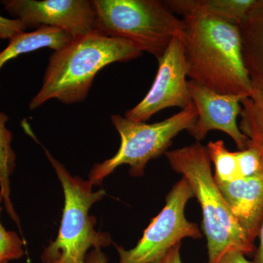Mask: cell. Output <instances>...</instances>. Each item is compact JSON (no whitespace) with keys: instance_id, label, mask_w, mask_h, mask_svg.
<instances>
[{"instance_id":"obj_14","label":"cell","mask_w":263,"mask_h":263,"mask_svg":"<svg viewBox=\"0 0 263 263\" xmlns=\"http://www.w3.org/2000/svg\"><path fill=\"white\" fill-rule=\"evenodd\" d=\"M71 34L61 29L41 27L31 32H23L10 41L0 52V70L5 64L24 53L49 48L57 51L73 39Z\"/></svg>"},{"instance_id":"obj_1","label":"cell","mask_w":263,"mask_h":263,"mask_svg":"<svg viewBox=\"0 0 263 263\" xmlns=\"http://www.w3.org/2000/svg\"><path fill=\"white\" fill-rule=\"evenodd\" d=\"M182 41L190 80L222 95L249 97L254 90L238 26L207 17H183Z\"/></svg>"},{"instance_id":"obj_15","label":"cell","mask_w":263,"mask_h":263,"mask_svg":"<svg viewBox=\"0 0 263 263\" xmlns=\"http://www.w3.org/2000/svg\"><path fill=\"white\" fill-rule=\"evenodd\" d=\"M241 107L240 131L263 152V90L254 89L242 100Z\"/></svg>"},{"instance_id":"obj_4","label":"cell","mask_w":263,"mask_h":263,"mask_svg":"<svg viewBox=\"0 0 263 263\" xmlns=\"http://www.w3.org/2000/svg\"><path fill=\"white\" fill-rule=\"evenodd\" d=\"M45 152L61 182L65 205L58 235L45 249L41 259L44 263H86L89 249H101L111 243L110 234L97 231L96 218L89 215L91 207L103 199L106 192H94L89 180L71 176L48 150Z\"/></svg>"},{"instance_id":"obj_13","label":"cell","mask_w":263,"mask_h":263,"mask_svg":"<svg viewBox=\"0 0 263 263\" xmlns=\"http://www.w3.org/2000/svg\"><path fill=\"white\" fill-rule=\"evenodd\" d=\"M238 27L243 61L254 89L263 90V0Z\"/></svg>"},{"instance_id":"obj_17","label":"cell","mask_w":263,"mask_h":263,"mask_svg":"<svg viewBox=\"0 0 263 263\" xmlns=\"http://www.w3.org/2000/svg\"><path fill=\"white\" fill-rule=\"evenodd\" d=\"M240 177L249 178L263 174V152L251 143L243 150L235 152Z\"/></svg>"},{"instance_id":"obj_10","label":"cell","mask_w":263,"mask_h":263,"mask_svg":"<svg viewBox=\"0 0 263 263\" xmlns=\"http://www.w3.org/2000/svg\"><path fill=\"white\" fill-rule=\"evenodd\" d=\"M188 89L197 117L186 131L197 142L205 139L209 132L219 130L228 135L238 149L250 146L251 141L237 123L241 112L242 100L247 97L219 94L192 80L188 81Z\"/></svg>"},{"instance_id":"obj_20","label":"cell","mask_w":263,"mask_h":263,"mask_svg":"<svg viewBox=\"0 0 263 263\" xmlns=\"http://www.w3.org/2000/svg\"><path fill=\"white\" fill-rule=\"evenodd\" d=\"M26 29L23 22L19 19L7 18L0 15V41H11L15 36L25 32Z\"/></svg>"},{"instance_id":"obj_8","label":"cell","mask_w":263,"mask_h":263,"mask_svg":"<svg viewBox=\"0 0 263 263\" xmlns=\"http://www.w3.org/2000/svg\"><path fill=\"white\" fill-rule=\"evenodd\" d=\"M158 70L144 98L124 115L129 120L146 122L164 109L186 108L193 104L188 89L187 67L182 36L174 38L163 55L157 59Z\"/></svg>"},{"instance_id":"obj_21","label":"cell","mask_w":263,"mask_h":263,"mask_svg":"<svg viewBox=\"0 0 263 263\" xmlns=\"http://www.w3.org/2000/svg\"><path fill=\"white\" fill-rule=\"evenodd\" d=\"M217 263H254L246 258L245 254L236 250H230L226 252Z\"/></svg>"},{"instance_id":"obj_24","label":"cell","mask_w":263,"mask_h":263,"mask_svg":"<svg viewBox=\"0 0 263 263\" xmlns=\"http://www.w3.org/2000/svg\"><path fill=\"white\" fill-rule=\"evenodd\" d=\"M258 236L259 245L254 256V263H263V220L259 229Z\"/></svg>"},{"instance_id":"obj_3","label":"cell","mask_w":263,"mask_h":263,"mask_svg":"<svg viewBox=\"0 0 263 263\" xmlns=\"http://www.w3.org/2000/svg\"><path fill=\"white\" fill-rule=\"evenodd\" d=\"M170 165L191 186L202 212V228L207 238L209 263H217L230 250L245 255L254 252L253 242L230 211L216 184L206 147L200 142L167 151Z\"/></svg>"},{"instance_id":"obj_22","label":"cell","mask_w":263,"mask_h":263,"mask_svg":"<svg viewBox=\"0 0 263 263\" xmlns=\"http://www.w3.org/2000/svg\"><path fill=\"white\" fill-rule=\"evenodd\" d=\"M181 247V243L174 246L157 263H182L180 253Z\"/></svg>"},{"instance_id":"obj_9","label":"cell","mask_w":263,"mask_h":263,"mask_svg":"<svg viewBox=\"0 0 263 263\" xmlns=\"http://www.w3.org/2000/svg\"><path fill=\"white\" fill-rule=\"evenodd\" d=\"M5 11L23 22L26 29H61L73 37L95 31L96 12L89 0H4Z\"/></svg>"},{"instance_id":"obj_19","label":"cell","mask_w":263,"mask_h":263,"mask_svg":"<svg viewBox=\"0 0 263 263\" xmlns=\"http://www.w3.org/2000/svg\"><path fill=\"white\" fill-rule=\"evenodd\" d=\"M8 117L0 112V166L11 167L14 163V155L10 148L11 134L5 127Z\"/></svg>"},{"instance_id":"obj_25","label":"cell","mask_w":263,"mask_h":263,"mask_svg":"<svg viewBox=\"0 0 263 263\" xmlns=\"http://www.w3.org/2000/svg\"><path fill=\"white\" fill-rule=\"evenodd\" d=\"M0 263H8V262H6V261H4V262H0Z\"/></svg>"},{"instance_id":"obj_16","label":"cell","mask_w":263,"mask_h":263,"mask_svg":"<svg viewBox=\"0 0 263 263\" xmlns=\"http://www.w3.org/2000/svg\"><path fill=\"white\" fill-rule=\"evenodd\" d=\"M206 148L209 159L215 168L214 178L216 183L230 182L241 178L235 152H230L224 141H210Z\"/></svg>"},{"instance_id":"obj_6","label":"cell","mask_w":263,"mask_h":263,"mask_svg":"<svg viewBox=\"0 0 263 263\" xmlns=\"http://www.w3.org/2000/svg\"><path fill=\"white\" fill-rule=\"evenodd\" d=\"M197 117L193 103L172 117L154 124L133 122L114 114L110 119L120 136V147L111 158L95 164L90 171L89 181L94 186H100L107 176L122 164L130 167L132 176L141 177L147 163L165 154L173 140L181 131L187 130Z\"/></svg>"},{"instance_id":"obj_11","label":"cell","mask_w":263,"mask_h":263,"mask_svg":"<svg viewBox=\"0 0 263 263\" xmlns=\"http://www.w3.org/2000/svg\"><path fill=\"white\" fill-rule=\"evenodd\" d=\"M216 184L230 211L254 243L263 220V174Z\"/></svg>"},{"instance_id":"obj_12","label":"cell","mask_w":263,"mask_h":263,"mask_svg":"<svg viewBox=\"0 0 263 263\" xmlns=\"http://www.w3.org/2000/svg\"><path fill=\"white\" fill-rule=\"evenodd\" d=\"M262 0H166L173 13L183 17H207L239 26Z\"/></svg>"},{"instance_id":"obj_23","label":"cell","mask_w":263,"mask_h":263,"mask_svg":"<svg viewBox=\"0 0 263 263\" xmlns=\"http://www.w3.org/2000/svg\"><path fill=\"white\" fill-rule=\"evenodd\" d=\"M86 263H108V258L101 249H93L86 256Z\"/></svg>"},{"instance_id":"obj_7","label":"cell","mask_w":263,"mask_h":263,"mask_svg":"<svg viewBox=\"0 0 263 263\" xmlns=\"http://www.w3.org/2000/svg\"><path fill=\"white\" fill-rule=\"evenodd\" d=\"M195 197L187 181L182 177L166 197V204L152 219L136 247H117L119 263H157L174 246L186 238L198 239L202 233L195 223L185 217L186 203Z\"/></svg>"},{"instance_id":"obj_5","label":"cell","mask_w":263,"mask_h":263,"mask_svg":"<svg viewBox=\"0 0 263 263\" xmlns=\"http://www.w3.org/2000/svg\"><path fill=\"white\" fill-rule=\"evenodd\" d=\"M95 29L133 43L142 53L158 59L184 24L158 0H94Z\"/></svg>"},{"instance_id":"obj_2","label":"cell","mask_w":263,"mask_h":263,"mask_svg":"<svg viewBox=\"0 0 263 263\" xmlns=\"http://www.w3.org/2000/svg\"><path fill=\"white\" fill-rule=\"evenodd\" d=\"M142 53L129 41L96 30L74 37L50 57L42 87L29 108L35 110L53 99L68 105L84 101L99 71L114 62L131 61Z\"/></svg>"},{"instance_id":"obj_18","label":"cell","mask_w":263,"mask_h":263,"mask_svg":"<svg viewBox=\"0 0 263 263\" xmlns=\"http://www.w3.org/2000/svg\"><path fill=\"white\" fill-rule=\"evenodd\" d=\"M3 200V196L0 195V214ZM23 247L24 241L19 238L18 234L5 230L0 220V262H9L22 258L24 255Z\"/></svg>"}]
</instances>
